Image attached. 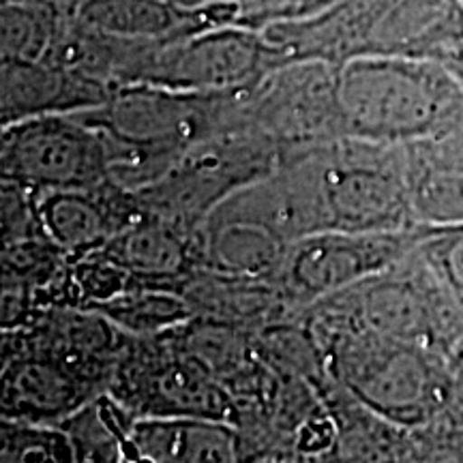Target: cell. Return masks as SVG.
Returning <instances> with one entry per match:
<instances>
[{"mask_svg":"<svg viewBox=\"0 0 463 463\" xmlns=\"http://www.w3.org/2000/svg\"><path fill=\"white\" fill-rule=\"evenodd\" d=\"M131 461H241V433L230 420L204 416H140L131 427Z\"/></svg>","mask_w":463,"mask_h":463,"instance_id":"cell-17","label":"cell"},{"mask_svg":"<svg viewBox=\"0 0 463 463\" xmlns=\"http://www.w3.org/2000/svg\"><path fill=\"white\" fill-rule=\"evenodd\" d=\"M341 131L405 146L442 131L463 112V84L442 61L358 56L339 67Z\"/></svg>","mask_w":463,"mask_h":463,"instance_id":"cell-2","label":"cell"},{"mask_svg":"<svg viewBox=\"0 0 463 463\" xmlns=\"http://www.w3.org/2000/svg\"><path fill=\"white\" fill-rule=\"evenodd\" d=\"M3 3H45V5H65V0H3ZM67 7V5H65Z\"/></svg>","mask_w":463,"mask_h":463,"instance_id":"cell-26","label":"cell"},{"mask_svg":"<svg viewBox=\"0 0 463 463\" xmlns=\"http://www.w3.org/2000/svg\"><path fill=\"white\" fill-rule=\"evenodd\" d=\"M405 170L416 223H463V112L442 131L405 144Z\"/></svg>","mask_w":463,"mask_h":463,"instance_id":"cell-16","label":"cell"},{"mask_svg":"<svg viewBox=\"0 0 463 463\" xmlns=\"http://www.w3.org/2000/svg\"><path fill=\"white\" fill-rule=\"evenodd\" d=\"M69 7L45 3H3L0 56L3 61H48Z\"/></svg>","mask_w":463,"mask_h":463,"instance_id":"cell-20","label":"cell"},{"mask_svg":"<svg viewBox=\"0 0 463 463\" xmlns=\"http://www.w3.org/2000/svg\"><path fill=\"white\" fill-rule=\"evenodd\" d=\"M314 164L328 232L414 228L405 146L356 137L305 146Z\"/></svg>","mask_w":463,"mask_h":463,"instance_id":"cell-4","label":"cell"},{"mask_svg":"<svg viewBox=\"0 0 463 463\" xmlns=\"http://www.w3.org/2000/svg\"><path fill=\"white\" fill-rule=\"evenodd\" d=\"M412 258L463 322V223L425 225Z\"/></svg>","mask_w":463,"mask_h":463,"instance_id":"cell-21","label":"cell"},{"mask_svg":"<svg viewBox=\"0 0 463 463\" xmlns=\"http://www.w3.org/2000/svg\"><path fill=\"white\" fill-rule=\"evenodd\" d=\"M307 324L322 350L328 378L369 412L405 430L427 425L442 412L450 352L361 328Z\"/></svg>","mask_w":463,"mask_h":463,"instance_id":"cell-3","label":"cell"},{"mask_svg":"<svg viewBox=\"0 0 463 463\" xmlns=\"http://www.w3.org/2000/svg\"><path fill=\"white\" fill-rule=\"evenodd\" d=\"M245 116L281 153L344 137L339 67L294 61L273 69L245 89Z\"/></svg>","mask_w":463,"mask_h":463,"instance_id":"cell-10","label":"cell"},{"mask_svg":"<svg viewBox=\"0 0 463 463\" xmlns=\"http://www.w3.org/2000/svg\"><path fill=\"white\" fill-rule=\"evenodd\" d=\"M133 420L123 403L103 392L58 425L71 438L78 461H131Z\"/></svg>","mask_w":463,"mask_h":463,"instance_id":"cell-18","label":"cell"},{"mask_svg":"<svg viewBox=\"0 0 463 463\" xmlns=\"http://www.w3.org/2000/svg\"><path fill=\"white\" fill-rule=\"evenodd\" d=\"M449 65L453 67V71L457 73V78H459V80H461V84H463V50L459 52V54H457V56L453 58V61L449 62Z\"/></svg>","mask_w":463,"mask_h":463,"instance_id":"cell-25","label":"cell"},{"mask_svg":"<svg viewBox=\"0 0 463 463\" xmlns=\"http://www.w3.org/2000/svg\"><path fill=\"white\" fill-rule=\"evenodd\" d=\"M116 363L73 350L42 324L3 331V419L58 425L108 392Z\"/></svg>","mask_w":463,"mask_h":463,"instance_id":"cell-5","label":"cell"},{"mask_svg":"<svg viewBox=\"0 0 463 463\" xmlns=\"http://www.w3.org/2000/svg\"><path fill=\"white\" fill-rule=\"evenodd\" d=\"M232 3L239 5V24L262 31L277 22L303 20L320 14L337 0H232Z\"/></svg>","mask_w":463,"mask_h":463,"instance_id":"cell-24","label":"cell"},{"mask_svg":"<svg viewBox=\"0 0 463 463\" xmlns=\"http://www.w3.org/2000/svg\"><path fill=\"white\" fill-rule=\"evenodd\" d=\"M109 395L140 416H204L236 420L230 392L172 331L129 337L116 364Z\"/></svg>","mask_w":463,"mask_h":463,"instance_id":"cell-7","label":"cell"},{"mask_svg":"<svg viewBox=\"0 0 463 463\" xmlns=\"http://www.w3.org/2000/svg\"><path fill=\"white\" fill-rule=\"evenodd\" d=\"M422 232L425 225L399 232H320L307 236L289 247L275 281L305 309L403 262Z\"/></svg>","mask_w":463,"mask_h":463,"instance_id":"cell-11","label":"cell"},{"mask_svg":"<svg viewBox=\"0 0 463 463\" xmlns=\"http://www.w3.org/2000/svg\"><path fill=\"white\" fill-rule=\"evenodd\" d=\"M73 14L82 24L131 43L164 45L206 28L239 24V5L213 0L184 5L178 0H80Z\"/></svg>","mask_w":463,"mask_h":463,"instance_id":"cell-13","label":"cell"},{"mask_svg":"<svg viewBox=\"0 0 463 463\" xmlns=\"http://www.w3.org/2000/svg\"><path fill=\"white\" fill-rule=\"evenodd\" d=\"M279 159L275 140L256 127L225 129L189 146L136 195L146 213L200 230L222 202L269 176Z\"/></svg>","mask_w":463,"mask_h":463,"instance_id":"cell-6","label":"cell"},{"mask_svg":"<svg viewBox=\"0 0 463 463\" xmlns=\"http://www.w3.org/2000/svg\"><path fill=\"white\" fill-rule=\"evenodd\" d=\"M286 65L264 31L242 24L213 26L165 45H148L137 56L127 84L191 92L245 89Z\"/></svg>","mask_w":463,"mask_h":463,"instance_id":"cell-9","label":"cell"},{"mask_svg":"<svg viewBox=\"0 0 463 463\" xmlns=\"http://www.w3.org/2000/svg\"><path fill=\"white\" fill-rule=\"evenodd\" d=\"M461 5H463V0H461Z\"/></svg>","mask_w":463,"mask_h":463,"instance_id":"cell-28","label":"cell"},{"mask_svg":"<svg viewBox=\"0 0 463 463\" xmlns=\"http://www.w3.org/2000/svg\"><path fill=\"white\" fill-rule=\"evenodd\" d=\"M80 3V0H65V5H67V7H75V5H78Z\"/></svg>","mask_w":463,"mask_h":463,"instance_id":"cell-27","label":"cell"},{"mask_svg":"<svg viewBox=\"0 0 463 463\" xmlns=\"http://www.w3.org/2000/svg\"><path fill=\"white\" fill-rule=\"evenodd\" d=\"M112 140L90 109L3 127L0 176L34 191L89 189L112 181Z\"/></svg>","mask_w":463,"mask_h":463,"instance_id":"cell-8","label":"cell"},{"mask_svg":"<svg viewBox=\"0 0 463 463\" xmlns=\"http://www.w3.org/2000/svg\"><path fill=\"white\" fill-rule=\"evenodd\" d=\"M95 311L133 337H153L174 331L194 317V309L181 292L153 286H133L95 307Z\"/></svg>","mask_w":463,"mask_h":463,"instance_id":"cell-19","label":"cell"},{"mask_svg":"<svg viewBox=\"0 0 463 463\" xmlns=\"http://www.w3.org/2000/svg\"><path fill=\"white\" fill-rule=\"evenodd\" d=\"M103 247L125 266L136 286L167 288L183 294L184 283L202 266L200 230L153 213H144Z\"/></svg>","mask_w":463,"mask_h":463,"instance_id":"cell-15","label":"cell"},{"mask_svg":"<svg viewBox=\"0 0 463 463\" xmlns=\"http://www.w3.org/2000/svg\"><path fill=\"white\" fill-rule=\"evenodd\" d=\"M37 213L45 239L73 260L108 245L146 211L136 191L106 181L89 189L37 191Z\"/></svg>","mask_w":463,"mask_h":463,"instance_id":"cell-12","label":"cell"},{"mask_svg":"<svg viewBox=\"0 0 463 463\" xmlns=\"http://www.w3.org/2000/svg\"><path fill=\"white\" fill-rule=\"evenodd\" d=\"M3 245L43 236L37 213V191L14 181H3Z\"/></svg>","mask_w":463,"mask_h":463,"instance_id":"cell-23","label":"cell"},{"mask_svg":"<svg viewBox=\"0 0 463 463\" xmlns=\"http://www.w3.org/2000/svg\"><path fill=\"white\" fill-rule=\"evenodd\" d=\"M5 463L78 461L71 438L61 425L3 419Z\"/></svg>","mask_w":463,"mask_h":463,"instance_id":"cell-22","label":"cell"},{"mask_svg":"<svg viewBox=\"0 0 463 463\" xmlns=\"http://www.w3.org/2000/svg\"><path fill=\"white\" fill-rule=\"evenodd\" d=\"M116 86L52 61H3L0 125L45 114H69L106 106Z\"/></svg>","mask_w":463,"mask_h":463,"instance_id":"cell-14","label":"cell"},{"mask_svg":"<svg viewBox=\"0 0 463 463\" xmlns=\"http://www.w3.org/2000/svg\"><path fill=\"white\" fill-rule=\"evenodd\" d=\"M286 62L341 67L358 56L450 62L463 50L461 0H337L303 20L262 28Z\"/></svg>","mask_w":463,"mask_h":463,"instance_id":"cell-1","label":"cell"}]
</instances>
